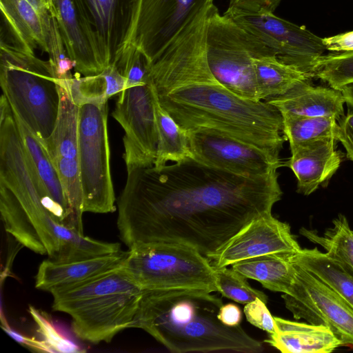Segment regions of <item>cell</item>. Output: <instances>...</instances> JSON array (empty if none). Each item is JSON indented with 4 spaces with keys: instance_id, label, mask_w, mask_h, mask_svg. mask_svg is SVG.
<instances>
[{
    "instance_id": "cell-1",
    "label": "cell",
    "mask_w": 353,
    "mask_h": 353,
    "mask_svg": "<svg viewBox=\"0 0 353 353\" xmlns=\"http://www.w3.org/2000/svg\"><path fill=\"white\" fill-rule=\"evenodd\" d=\"M117 228L129 250L155 243L192 246L208 258L283 192L277 169L248 178L188 157L127 170Z\"/></svg>"
},
{
    "instance_id": "cell-2",
    "label": "cell",
    "mask_w": 353,
    "mask_h": 353,
    "mask_svg": "<svg viewBox=\"0 0 353 353\" xmlns=\"http://www.w3.org/2000/svg\"><path fill=\"white\" fill-rule=\"evenodd\" d=\"M210 6L199 12L150 63V81L159 102L186 133L205 131L230 137L281 162L280 152L287 139L280 112L265 101L236 96L210 70L205 39Z\"/></svg>"
},
{
    "instance_id": "cell-3",
    "label": "cell",
    "mask_w": 353,
    "mask_h": 353,
    "mask_svg": "<svg viewBox=\"0 0 353 353\" xmlns=\"http://www.w3.org/2000/svg\"><path fill=\"white\" fill-rule=\"evenodd\" d=\"M223 301L194 290H143L132 327L141 328L174 353H259L263 343L240 325L218 319Z\"/></svg>"
},
{
    "instance_id": "cell-4",
    "label": "cell",
    "mask_w": 353,
    "mask_h": 353,
    "mask_svg": "<svg viewBox=\"0 0 353 353\" xmlns=\"http://www.w3.org/2000/svg\"><path fill=\"white\" fill-rule=\"evenodd\" d=\"M123 267L52 292V310L69 314L74 333L92 343H109L132 327L143 294Z\"/></svg>"
},
{
    "instance_id": "cell-5",
    "label": "cell",
    "mask_w": 353,
    "mask_h": 353,
    "mask_svg": "<svg viewBox=\"0 0 353 353\" xmlns=\"http://www.w3.org/2000/svg\"><path fill=\"white\" fill-rule=\"evenodd\" d=\"M0 85L13 113L40 141L50 137L61 103L58 78L51 61L1 36Z\"/></svg>"
},
{
    "instance_id": "cell-6",
    "label": "cell",
    "mask_w": 353,
    "mask_h": 353,
    "mask_svg": "<svg viewBox=\"0 0 353 353\" xmlns=\"http://www.w3.org/2000/svg\"><path fill=\"white\" fill-rule=\"evenodd\" d=\"M128 250L123 268L142 290L219 292L215 268L192 246L161 242Z\"/></svg>"
},
{
    "instance_id": "cell-7",
    "label": "cell",
    "mask_w": 353,
    "mask_h": 353,
    "mask_svg": "<svg viewBox=\"0 0 353 353\" xmlns=\"http://www.w3.org/2000/svg\"><path fill=\"white\" fill-rule=\"evenodd\" d=\"M205 46L208 66L216 79L236 96L259 101L254 59L276 55L274 51L232 17L221 14L214 3L208 12Z\"/></svg>"
},
{
    "instance_id": "cell-8",
    "label": "cell",
    "mask_w": 353,
    "mask_h": 353,
    "mask_svg": "<svg viewBox=\"0 0 353 353\" xmlns=\"http://www.w3.org/2000/svg\"><path fill=\"white\" fill-rule=\"evenodd\" d=\"M77 105L83 211L113 212L116 199L110 171L108 101H85Z\"/></svg>"
},
{
    "instance_id": "cell-9",
    "label": "cell",
    "mask_w": 353,
    "mask_h": 353,
    "mask_svg": "<svg viewBox=\"0 0 353 353\" xmlns=\"http://www.w3.org/2000/svg\"><path fill=\"white\" fill-rule=\"evenodd\" d=\"M224 14L259 38L280 61L310 77L314 63L326 50L323 38L274 13L228 8Z\"/></svg>"
},
{
    "instance_id": "cell-10",
    "label": "cell",
    "mask_w": 353,
    "mask_h": 353,
    "mask_svg": "<svg viewBox=\"0 0 353 353\" xmlns=\"http://www.w3.org/2000/svg\"><path fill=\"white\" fill-rule=\"evenodd\" d=\"M295 276L288 294H283L285 307L295 319L329 327L353 348V309L314 275L294 263Z\"/></svg>"
},
{
    "instance_id": "cell-11",
    "label": "cell",
    "mask_w": 353,
    "mask_h": 353,
    "mask_svg": "<svg viewBox=\"0 0 353 353\" xmlns=\"http://www.w3.org/2000/svg\"><path fill=\"white\" fill-rule=\"evenodd\" d=\"M112 115L125 132L123 160L127 170L154 165L158 134L152 83L125 88Z\"/></svg>"
},
{
    "instance_id": "cell-12",
    "label": "cell",
    "mask_w": 353,
    "mask_h": 353,
    "mask_svg": "<svg viewBox=\"0 0 353 353\" xmlns=\"http://www.w3.org/2000/svg\"><path fill=\"white\" fill-rule=\"evenodd\" d=\"M60 109L54 130L40 141L48 151L60 177L78 230L83 232V197L78 146V105L64 82L58 79Z\"/></svg>"
},
{
    "instance_id": "cell-13",
    "label": "cell",
    "mask_w": 353,
    "mask_h": 353,
    "mask_svg": "<svg viewBox=\"0 0 353 353\" xmlns=\"http://www.w3.org/2000/svg\"><path fill=\"white\" fill-rule=\"evenodd\" d=\"M214 0H141L132 41L151 63Z\"/></svg>"
},
{
    "instance_id": "cell-14",
    "label": "cell",
    "mask_w": 353,
    "mask_h": 353,
    "mask_svg": "<svg viewBox=\"0 0 353 353\" xmlns=\"http://www.w3.org/2000/svg\"><path fill=\"white\" fill-rule=\"evenodd\" d=\"M301 249L290 225L268 213L252 220L208 259L221 268L263 255L290 257Z\"/></svg>"
},
{
    "instance_id": "cell-15",
    "label": "cell",
    "mask_w": 353,
    "mask_h": 353,
    "mask_svg": "<svg viewBox=\"0 0 353 353\" xmlns=\"http://www.w3.org/2000/svg\"><path fill=\"white\" fill-rule=\"evenodd\" d=\"M192 157L236 175L256 178L283 166L262 150L234 138L205 131L187 132Z\"/></svg>"
},
{
    "instance_id": "cell-16",
    "label": "cell",
    "mask_w": 353,
    "mask_h": 353,
    "mask_svg": "<svg viewBox=\"0 0 353 353\" xmlns=\"http://www.w3.org/2000/svg\"><path fill=\"white\" fill-rule=\"evenodd\" d=\"M53 12L68 56L76 73L92 76L110 64L99 37L75 0H53Z\"/></svg>"
},
{
    "instance_id": "cell-17",
    "label": "cell",
    "mask_w": 353,
    "mask_h": 353,
    "mask_svg": "<svg viewBox=\"0 0 353 353\" xmlns=\"http://www.w3.org/2000/svg\"><path fill=\"white\" fill-rule=\"evenodd\" d=\"M75 1L116 63L132 43L141 0Z\"/></svg>"
},
{
    "instance_id": "cell-18",
    "label": "cell",
    "mask_w": 353,
    "mask_h": 353,
    "mask_svg": "<svg viewBox=\"0 0 353 353\" xmlns=\"http://www.w3.org/2000/svg\"><path fill=\"white\" fill-rule=\"evenodd\" d=\"M334 138H323L290 149L291 157L283 166L292 170L297 179L298 193L308 196L325 186L337 171L344 154L336 148Z\"/></svg>"
},
{
    "instance_id": "cell-19",
    "label": "cell",
    "mask_w": 353,
    "mask_h": 353,
    "mask_svg": "<svg viewBox=\"0 0 353 353\" xmlns=\"http://www.w3.org/2000/svg\"><path fill=\"white\" fill-rule=\"evenodd\" d=\"M129 250L97 257L57 262H41L35 276V288L48 292L65 290L123 267Z\"/></svg>"
},
{
    "instance_id": "cell-20",
    "label": "cell",
    "mask_w": 353,
    "mask_h": 353,
    "mask_svg": "<svg viewBox=\"0 0 353 353\" xmlns=\"http://www.w3.org/2000/svg\"><path fill=\"white\" fill-rule=\"evenodd\" d=\"M5 23L12 41L34 52L48 54L54 14L38 0H0Z\"/></svg>"
},
{
    "instance_id": "cell-21",
    "label": "cell",
    "mask_w": 353,
    "mask_h": 353,
    "mask_svg": "<svg viewBox=\"0 0 353 353\" xmlns=\"http://www.w3.org/2000/svg\"><path fill=\"white\" fill-rule=\"evenodd\" d=\"M308 81H300L285 93L265 101L281 114L330 117L337 121L345 115V99L341 91L330 87L314 86Z\"/></svg>"
},
{
    "instance_id": "cell-22",
    "label": "cell",
    "mask_w": 353,
    "mask_h": 353,
    "mask_svg": "<svg viewBox=\"0 0 353 353\" xmlns=\"http://www.w3.org/2000/svg\"><path fill=\"white\" fill-rule=\"evenodd\" d=\"M14 117L25 158L34 181L65 214L69 223L77 228L67 195L48 151L24 123L14 114Z\"/></svg>"
},
{
    "instance_id": "cell-23",
    "label": "cell",
    "mask_w": 353,
    "mask_h": 353,
    "mask_svg": "<svg viewBox=\"0 0 353 353\" xmlns=\"http://www.w3.org/2000/svg\"><path fill=\"white\" fill-rule=\"evenodd\" d=\"M274 318L276 331L265 342L283 353H330L343 346L327 327Z\"/></svg>"
},
{
    "instance_id": "cell-24",
    "label": "cell",
    "mask_w": 353,
    "mask_h": 353,
    "mask_svg": "<svg viewBox=\"0 0 353 353\" xmlns=\"http://www.w3.org/2000/svg\"><path fill=\"white\" fill-rule=\"evenodd\" d=\"M291 260L314 275L353 309V276L338 261L317 248H301Z\"/></svg>"
},
{
    "instance_id": "cell-25",
    "label": "cell",
    "mask_w": 353,
    "mask_h": 353,
    "mask_svg": "<svg viewBox=\"0 0 353 353\" xmlns=\"http://www.w3.org/2000/svg\"><path fill=\"white\" fill-rule=\"evenodd\" d=\"M231 266L245 278L256 280L273 292L288 294L294 281L295 270L291 256L263 255Z\"/></svg>"
},
{
    "instance_id": "cell-26",
    "label": "cell",
    "mask_w": 353,
    "mask_h": 353,
    "mask_svg": "<svg viewBox=\"0 0 353 353\" xmlns=\"http://www.w3.org/2000/svg\"><path fill=\"white\" fill-rule=\"evenodd\" d=\"M254 68L259 101L283 94L297 83L311 78L273 54L255 58Z\"/></svg>"
},
{
    "instance_id": "cell-27",
    "label": "cell",
    "mask_w": 353,
    "mask_h": 353,
    "mask_svg": "<svg viewBox=\"0 0 353 353\" xmlns=\"http://www.w3.org/2000/svg\"><path fill=\"white\" fill-rule=\"evenodd\" d=\"M76 104L85 101H108L125 88V79L114 63L110 64L101 73L83 76L76 73L62 80Z\"/></svg>"
},
{
    "instance_id": "cell-28",
    "label": "cell",
    "mask_w": 353,
    "mask_h": 353,
    "mask_svg": "<svg viewBox=\"0 0 353 353\" xmlns=\"http://www.w3.org/2000/svg\"><path fill=\"white\" fill-rule=\"evenodd\" d=\"M154 112L158 144L154 165L161 167L168 163L176 162L188 157H192L189 148L187 133L177 125L160 105L155 90Z\"/></svg>"
},
{
    "instance_id": "cell-29",
    "label": "cell",
    "mask_w": 353,
    "mask_h": 353,
    "mask_svg": "<svg viewBox=\"0 0 353 353\" xmlns=\"http://www.w3.org/2000/svg\"><path fill=\"white\" fill-rule=\"evenodd\" d=\"M299 233L311 242L320 245L330 257L338 261L353 276V230L343 214H339L333 219L332 225L322 235L303 227Z\"/></svg>"
},
{
    "instance_id": "cell-30",
    "label": "cell",
    "mask_w": 353,
    "mask_h": 353,
    "mask_svg": "<svg viewBox=\"0 0 353 353\" xmlns=\"http://www.w3.org/2000/svg\"><path fill=\"white\" fill-rule=\"evenodd\" d=\"M281 115L283 134L289 141L290 149L323 138H334L336 140L338 122L335 117Z\"/></svg>"
},
{
    "instance_id": "cell-31",
    "label": "cell",
    "mask_w": 353,
    "mask_h": 353,
    "mask_svg": "<svg viewBox=\"0 0 353 353\" xmlns=\"http://www.w3.org/2000/svg\"><path fill=\"white\" fill-rule=\"evenodd\" d=\"M120 250V243L91 239L73 228L62 241L57 255L51 260L67 262L106 255Z\"/></svg>"
},
{
    "instance_id": "cell-32",
    "label": "cell",
    "mask_w": 353,
    "mask_h": 353,
    "mask_svg": "<svg viewBox=\"0 0 353 353\" xmlns=\"http://www.w3.org/2000/svg\"><path fill=\"white\" fill-rule=\"evenodd\" d=\"M310 77L335 90L353 82V52L323 54L314 63Z\"/></svg>"
},
{
    "instance_id": "cell-33",
    "label": "cell",
    "mask_w": 353,
    "mask_h": 353,
    "mask_svg": "<svg viewBox=\"0 0 353 353\" xmlns=\"http://www.w3.org/2000/svg\"><path fill=\"white\" fill-rule=\"evenodd\" d=\"M219 293L239 303L247 304L259 298L268 303V296L262 291L252 288L247 278L228 267L215 268Z\"/></svg>"
},
{
    "instance_id": "cell-34",
    "label": "cell",
    "mask_w": 353,
    "mask_h": 353,
    "mask_svg": "<svg viewBox=\"0 0 353 353\" xmlns=\"http://www.w3.org/2000/svg\"><path fill=\"white\" fill-rule=\"evenodd\" d=\"M125 79V88L150 82V63L145 54L130 43L114 63Z\"/></svg>"
},
{
    "instance_id": "cell-35",
    "label": "cell",
    "mask_w": 353,
    "mask_h": 353,
    "mask_svg": "<svg viewBox=\"0 0 353 353\" xmlns=\"http://www.w3.org/2000/svg\"><path fill=\"white\" fill-rule=\"evenodd\" d=\"M29 312L38 326V332L43 336V340L53 352H82L74 343L64 336L59 332L50 319L32 306H30Z\"/></svg>"
},
{
    "instance_id": "cell-36",
    "label": "cell",
    "mask_w": 353,
    "mask_h": 353,
    "mask_svg": "<svg viewBox=\"0 0 353 353\" xmlns=\"http://www.w3.org/2000/svg\"><path fill=\"white\" fill-rule=\"evenodd\" d=\"M243 312L247 321L252 325L266 332L268 334L276 332V325L266 303L256 298L245 304Z\"/></svg>"
},
{
    "instance_id": "cell-37",
    "label": "cell",
    "mask_w": 353,
    "mask_h": 353,
    "mask_svg": "<svg viewBox=\"0 0 353 353\" xmlns=\"http://www.w3.org/2000/svg\"><path fill=\"white\" fill-rule=\"evenodd\" d=\"M336 140L340 141L346 151L347 158L353 161V110L338 120Z\"/></svg>"
},
{
    "instance_id": "cell-38",
    "label": "cell",
    "mask_w": 353,
    "mask_h": 353,
    "mask_svg": "<svg viewBox=\"0 0 353 353\" xmlns=\"http://www.w3.org/2000/svg\"><path fill=\"white\" fill-rule=\"evenodd\" d=\"M282 0H229L228 8L274 13Z\"/></svg>"
},
{
    "instance_id": "cell-39",
    "label": "cell",
    "mask_w": 353,
    "mask_h": 353,
    "mask_svg": "<svg viewBox=\"0 0 353 353\" xmlns=\"http://www.w3.org/2000/svg\"><path fill=\"white\" fill-rule=\"evenodd\" d=\"M326 50L343 53L353 52V30L323 38Z\"/></svg>"
},
{
    "instance_id": "cell-40",
    "label": "cell",
    "mask_w": 353,
    "mask_h": 353,
    "mask_svg": "<svg viewBox=\"0 0 353 353\" xmlns=\"http://www.w3.org/2000/svg\"><path fill=\"white\" fill-rule=\"evenodd\" d=\"M2 329L13 339L23 346L41 352H53L44 341H38L34 337H28L10 328L8 325H1Z\"/></svg>"
},
{
    "instance_id": "cell-41",
    "label": "cell",
    "mask_w": 353,
    "mask_h": 353,
    "mask_svg": "<svg viewBox=\"0 0 353 353\" xmlns=\"http://www.w3.org/2000/svg\"><path fill=\"white\" fill-rule=\"evenodd\" d=\"M218 319L227 326H238L240 325L242 319L241 308L232 303L223 305L218 314Z\"/></svg>"
},
{
    "instance_id": "cell-42",
    "label": "cell",
    "mask_w": 353,
    "mask_h": 353,
    "mask_svg": "<svg viewBox=\"0 0 353 353\" xmlns=\"http://www.w3.org/2000/svg\"><path fill=\"white\" fill-rule=\"evenodd\" d=\"M338 90L342 92L345 99V103H347L350 109L353 110V82L340 87Z\"/></svg>"
},
{
    "instance_id": "cell-43",
    "label": "cell",
    "mask_w": 353,
    "mask_h": 353,
    "mask_svg": "<svg viewBox=\"0 0 353 353\" xmlns=\"http://www.w3.org/2000/svg\"><path fill=\"white\" fill-rule=\"evenodd\" d=\"M45 6L50 11L54 8L53 0H38Z\"/></svg>"
}]
</instances>
